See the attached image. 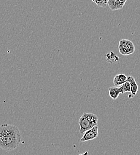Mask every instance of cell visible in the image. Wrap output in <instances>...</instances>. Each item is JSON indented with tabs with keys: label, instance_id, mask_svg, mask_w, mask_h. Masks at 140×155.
Here are the masks:
<instances>
[{
	"label": "cell",
	"instance_id": "cell-1",
	"mask_svg": "<svg viewBox=\"0 0 140 155\" xmlns=\"http://www.w3.org/2000/svg\"><path fill=\"white\" fill-rule=\"evenodd\" d=\"M21 142L19 128L13 125L3 124L0 126V148L9 152L16 149Z\"/></svg>",
	"mask_w": 140,
	"mask_h": 155
},
{
	"label": "cell",
	"instance_id": "cell-2",
	"mask_svg": "<svg viewBox=\"0 0 140 155\" xmlns=\"http://www.w3.org/2000/svg\"><path fill=\"white\" fill-rule=\"evenodd\" d=\"M98 124V116L92 113L84 112L79 120L80 133L83 134L87 130Z\"/></svg>",
	"mask_w": 140,
	"mask_h": 155
},
{
	"label": "cell",
	"instance_id": "cell-3",
	"mask_svg": "<svg viewBox=\"0 0 140 155\" xmlns=\"http://www.w3.org/2000/svg\"><path fill=\"white\" fill-rule=\"evenodd\" d=\"M119 51L121 54L128 56L133 54L135 51V45L134 43L129 39H122L119 43Z\"/></svg>",
	"mask_w": 140,
	"mask_h": 155
},
{
	"label": "cell",
	"instance_id": "cell-4",
	"mask_svg": "<svg viewBox=\"0 0 140 155\" xmlns=\"http://www.w3.org/2000/svg\"><path fill=\"white\" fill-rule=\"evenodd\" d=\"M99 136V127L96 125L92 128L87 130L83 133L82 137L80 138L81 142H85L87 141L94 140Z\"/></svg>",
	"mask_w": 140,
	"mask_h": 155
},
{
	"label": "cell",
	"instance_id": "cell-5",
	"mask_svg": "<svg viewBox=\"0 0 140 155\" xmlns=\"http://www.w3.org/2000/svg\"><path fill=\"white\" fill-rule=\"evenodd\" d=\"M127 0H109L107 5L112 11L121 10L123 8Z\"/></svg>",
	"mask_w": 140,
	"mask_h": 155
},
{
	"label": "cell",
	"instance_id": "cell-6",
	"mask_svg": "<svg viewBox=\"0 0 140 155\" xmlns=\"http://www.w3.org/2000/svg\"><path fill=\"white\" fill-rule=\"evenodd\" d=\"M128 81L131 84V94L134 97L137 94L138 92V85L135 81V78L132 76H128Z\"/></svg>",
	"mask_w": 140,
	"mask_h": 155
},
{
	"label": "cell",
	"instance_id": "cell-7",
	"mask_svg": "<svg viewBox=\"0 0 140 155\" xmlns=\"http://www.w3.org/2000/svg\"><path fill=\"white\" fill-rule=\"evenodd\" d=\"M128 81V76L123 74H120L116 75L113 79V84L115 86L118 87L122 85L123 84Z\"/></svg>",
	"mask_w": 140,
	"mask_h": 155
},
{
	"label": "cell",
	"instance_id": "cell-8",
	"mask_svg": "<svg viewBox=\"0 0 140 155\" xmlns=\"http://www.w3.org/2000/svg\"><path fill=\"white\" fill-rule=\"evenodd\" d=\"M109 96L113 100H116L120 94H122V87L119 88L116 87V86L115 87H112L109 88Z\"/></svg>",
	"mask_w": 140,
	"mask_h": 155
},
{
	"label": "cell",
	"instance_id": "cell-9",
	"mask_svg": "<svg viewBox=\"0 0 140 155\" xmlns=\"http://www.w3.org/2000/svg\"><path fill=\"white\" fill-rule=\"evenodd\" d=\"M121 87L122 89V94H124L126 92H131V84L128 81L123 84Z\"/></svg>",
	"mask_w": 140,
	"mask_h": 155
},
{
	"label": "cell",
	"instance_id": "cell-10",
	"mask_svg": "<svg viewBox=\"0 0 140 155\" xmlns=\"http://www.w3.org/2000/svg\"><path fill=\"white\" fill-rule=\"evenodd\" d=\"M93 1L96 4H97L99 7H106L107 5V2L109 0H91Z\"/></svg>",
	"mask_w": 140,
	"mask_h": 155
}]
</instances>
